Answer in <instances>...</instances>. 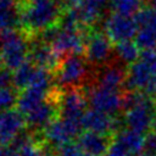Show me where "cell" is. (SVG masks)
<instances>
[{"instance_id":"21","label":"cell","mask_w":156,"mask_h":156,"mask_svg":"<svg viewBox=\"0 0 156 156\" xmlns=\"http://www.w3.org/2000/svg\"><path fill=\"white\" fill-rule=\"evenodd\" d=\"M35 71H37V66L33 62L27 61L26 63H23L20 68H17L15 71L12 84L17 89H26V88L30 87L34 74H35Z\"/></svg>"},{"instance_id":"33","label":"cell","mask_w":156,"mask_h":156,"mask_svg":"<svg viewBox=\"0 0 156 156\" xmlns=\"http://www.w3.org/2000/svg\"><path fill=\"white\" fill-rule=\"evenodd\" d=\"M149 4H150V6L151 7H154V6H156V0H146Z\"/></svg>"},{"instance_id":"1","label":"cell","mask_w":156,"mask_h":156,"mask_svg":"<svg viewBox=\"0 0 156 156\" xmlns=\"http://www.w3.org/2000/svg\"><path fill=\"white\" fill-rule=\"evenodd\" d=\"M60 18V4L57 0H39L23 2L20 11V21L27 30L38 32L55 27Z\"/></svg>"},{"instance_id":"15","label":"cell","mask_w":156,"mask_h":156,"mask_svg":"<svg viewBox=\"0 0 156 156\" xmlns=\"http://www.w3.org/2000/svg\"><path fill=\"white\" fill-rule=\"evenodd\" d=\"M111 0H83L79 5L72 7L80 24L89 26L99 20L105 5Z\"/></svg>"},{"instance_id":"23","label":"cell","mask_w":156,"mask_h":156,"mask_svg":"<svg viewBox=\"0 0 156 156\" xmlns=\"http://www.w3.org/2000/svg\"><path fill=\"white\" fill-rule=\"evenodd\" d=\"M139 28H147L156 32V9L155 7H143L134 16Z\"/></svg>"},{"instance_id":"25","label":"cell","mask_w":156,"mask_h":156,"mask_svg":"<svg viewBox=\"0 0 156 156\" xmlns=\"http://www.w3.org/2000/svg\"><path fill=\"white\" fill-rule=\"evenodd\" d=\"M16 101H17L16 94L12 89L10 88L0 89V111L9 110Z\"/></svg>"},{"instance_id":"10","label":"cell","mask_w":156,"mask_h":156,"mask_svg":"<svg viewBox=\"0 0 156 156\" xmlns=\"http://www.w3.org/2000/svg\"><path fill=\"white\" fill-rule=\"evenodd\" d=\"M84 51L89 62L101 65L106 62L111 56V40L107 38V35H104L101 33H94L87 38Z\"/></svg>"},{"instance_id":"20","label":"cell","mask_w":156,"mask_h":156,"mask_svg":"<svg viewBox=\"0 0 156 156\" xmlns=\"http://www.w3.org/2000/svg\"><path fill=\"white\" fill-rule=\"evenodd\" d=\"M139 50H140L139 46L135 44V41H132V40L118 43L115 46V52H116L117 57L122 62L128 63L129 66L139 60V57L141 55V52Z\"/></svg>"},{"instance_id":"30","label":"cell","mask_w":156,"mask_h":156,"mask_svg":"<svg viewBox=\"0 0 156 156\" xmlns=\"http://www.w3.org/2000/svg\"><path fill=\"white\" fill-rule=\"evenodd\" d=\"M0 156H12V149L6 146H0Z\"/></svg>"},{"instance_id":"13","label":"cell","mask_w":156,"mask_h":156,"mask_svg":"<svg viewBox=\"0 0 156 156\" xmlns=\"http://www.w3.org/2000/svg\"><path fill=\"white\" fill-rule=\"evenodd\" d=\"M112 141L108 140L107 135L94 133V132H84L78 136V145L83 150L84 154L91 156H102L106 155L108 147Z\"/></svg>"},{"instance_id":"26","label":"cell","mask_w":156,"mask_h":156,"mask_svg":"<svg viewBox=\"0 0 156 156\" xmlns=\"http://www.w3.org/2000/svg\"><path fill=\"white\" fill-rule=\"evenodd\" d=\"M16 151L18 152V156H48V154L43 149L37 146L32 141L23 145L21 149H18Z\"/></svg>"},{"instance_id":"11","label":"cell","mask_w":156,"mask_h":156,"mask_svg":"<svg viewBox=\"0 0 156 156\" xmlns=\"http://www.w3.org/2000/svg\"><path fill=\"white\" fill-rule=\"evenodd\" d=\"M82 126L88 132H94L99 134L106 135L107 133L117 130L119 127V122L110 115L102 113L96 110H88L82 119Z\"/></svg>"},{"instance_id":"29","label":"cell","mask_w":156,"mask_h":156,"mask_svg":"<svg viewBox=\"0 0 156 156\" xmlns=\"http://www.w3.org/2000/svg\"><path fill=\"white\" fill-rule=\"evenodd\" d=\"M13 82V74H11L10 69L0 66V89L10 88V84Z\"/></svg>"},{"instance_id":"17","label":"cell","mask_w":156,"mask_h":156,"mask_svg":"<svg viewBox=\"0 0 156 156\" xmlns=\"http://www.w3.org/2000/svg\"><path fill=\"white\" fill-rule=\"evenodd\" d=\"M144 135L130 129H124L117 133L115 141H117L129 156L140 155L144 150Z\"/></svg>"},{"instance_id":"9","label":"cell","mask_w":156,"mask_h":156,"mask_svg":"<svg viewBox=\"0 0 156 156\" xmlns=\"http://www.w3.org/2000/svg\"><path fill=\"white\" fill-rule=\"evenodd\" d=\"M85 43L87 40H84L80 30H63L60 28L50 45L58 55H78L85 50Z\"/></svg>"},{"instance_id":"37","label":"cell","mask_w":156,"mask_h":156,"mask_svg":"<svg viewBox=\"0 0 156 156\" xmlns=\"http://www.w3.org/2000/svg\"><path fill=\"white\" fill-rule=\"evenodd\" d=\"M152 156H156V155H152Z\"/></svg>"},{"instance_id":"7","label":"cell","mask_w":156,"mask_h":156,"mask_svg":"<svg viewBox=\"0 0 156 156\" xmlns=\"http://www.w3.org/2000/svg\"><path fill=\"white\" fill-rule=\"evenodd\" d=\"M85 112V98L83 93L74 88L66 91L60 102L61 119L82 123Z\"/></svg>"},{"instance_id":"8","label":"cell","mask_w":156,"mask_h":156,"mask_svg":"<svg viewBox=\"0 0 156 156\" xmlns=\"http://www.w3.org/2000/svg\"><path fill=\"white\" fill-rule=\"evenodd\" d=\"M26 118L18 110L0 111V146L12 144V141L20 135Z\"/></svg>"},{"instance_id":"5","label":"cell","mask_w":156,"mask_h":156,"mask_svg":"<svg viewBox=\"0 0 156 156\" xmlns=\"http://www.w3.org/2000/svg\"><path fill=\"white\" fill-rule=\"evenodd\" d=\"M88 99L93 110L100 111L110 116L117 113L122 108V96L117 93V90L98 85L89 91Z\"/></svg>"},{"instance_id":"14","label":"cell","mask_w":156,"mask_h":156,"mask_svg":"<svg viewBox=\"0 0 156 156\" xmlns=\"http://www.w3.org/2000/svg\"><path fill=\"white\" fill-rule=\"evenodd\" d=\"M46 94L48 89L38 87H28L23 89V91L18 95L16 101L17 110L23 116H27L29 112H32L34 108H37L39 105L46 101Z\"/></svg>"},{"instance_id":"4","label":"cell","mask_w":156,"mask_h":156,"mask_svg":"<svg viewBox=\"0 0 156 156\" xmlns=\"http://www.w3.org/2000/svg\"><path fill=\"white\" fill-rule=\"evenodd\" d=\"M138 29L139 27L134 17L112 13L105 21V32L107 38L117 44L135 38Z\"/></svg>"},{"instance_id":"34","label":"cell","mask_w":156,"mask_h":156,"mask_svg":"<svg viewBox=\"0 0 156 156\" xmlns=\"http://www.w3.org/2000/svg\"><path fill=\"white\" fill-rule=\"evenodd\" d=\"M34 1H39V0H23V2H34Z\"/></svg>"},{"instance_id":"6","label":"cell","mask_w":156,"mask_h":156,"mask_svg":"<svg viewBox=\"0 0 156 156\" xmlns=\"http://www.w3.org/2000/svg\"><path fill=\"white\" fill-rule=\"evenodd\" d=\"M87 74V65L78 55L65 57L57 68V80L62 85H76L84 79Z\"/></svg>"},{"instance_id":"2","label":"cell","mask_w":156,"mask_h":156,"mask_svg":"<svg viewBox=\"0 0 156 156\" xmlns=\"http://www.w3.org/2000/svg\"><path fill=\"white\" fill-rule=\"evenodd\" d=\"M29 45L26 38L15 29L0 33V63L7 69H17L29 57Z\"/></svg>"},{"instance_id":"24","label":"cell","mask_w":156,"mask_h":156,"mask_svg":"<svg viewBox=\"0 0 156 156\" xmlns=\"http://www.w3.org/2000/svg\"><path fill=\"white\" fill-rule=\"evenodd\" d=\"M20 22V12L15 9H2L0 7V30L12 29Z\"/></svg>"},{"instance_id":"19","label":"cell","mask_w":156,"mask_h":156,"mask_svg":"<svg viewBox=\"0 0 156 156\" xmlns=\"http://www.w3.org/2000/svg\"><path fill=\"white\" fill-rule=\"evenodd\" d=\"M44 135H45V139L51 145L57 146V147H61L71 143V139H72L62 119H55L51 123H49L44 128Z\"/></svg>"},{"instance_id":"35","label":"cell","mask_w":156,"mask_h":156,"mask_svg":"<svg viewBox=\"0 0 156 156\" xmlns=\"http://www.w3.org/2000/svg\"><path fill=\"white\" fill-rule=\"evenodd\" d=\"M136 156H147V155H144V154H140V155H136Z\"/></svg>"},{"instance_id":"28","label":"cell","mask_w":156,"mask_h":156,"mask_svg":"<svg viewBox=\"0 0 156 156\" xmlns=\"http://www.w3.org/2000/svg\"><path fill=\"white\" fill-rule=\"evenodd\" d=\"M147 156L156 155V133L150 132L144 138V150Z\"/></svg>"},{"instance_id":"22","label":"cell","mask_w":156,"mask_h":156,"mask_svg":"<svg viewBox=\"0 0 156 156\" xmlns=\"http://www.w3.org/2000/svg\"><path fill=\"white\" fill-rule=\"evenodd\" d=\"M143 0H111L110 7L113 13L132 17L135 16L143 7Z\"/></svg>"},{"instance_id":"12","label":"cell","mask_w":156,"mask_h":156,"mask_svg":"<svg viewBox=\"0 0 156 156\" xmlns=\"http://www.w3.org/2000/svg\"><path fill=\"white\" fill-rule=\"evenodd\" d=\"M58 56L60 55L54 50V48L43 40L35 41L29 50V61L35 66L46 69H52L60 65Z\"/></svg>"},{"instance_id":"36","label":"cell","mask_w":156,"mask_h":156,"mask_svg":"<svg viewBox=\"0 0 156 156\" xmlns=\"http://www.w3.org/2000/svg\"><path fill=\"white\" fill-rule=\"evenodd\" d=\"M84 156H91V155H87V154H84Z\"/></svg>"},{"instance_id":"18","label":"cell","mask_w":156,"mask_h":156,"mask_svg":"<svg viewBox=\"0 0 156 156\" xmlns=\"http://www.w3.org/2000/svg\"><path fill=\"white\" fill-rule=\"evenodd\" d=\"M127 78V71L121 65L107 66L99 76V85L102 88L117 90L119 87L124 85Z\"/></svg>"},{"instance_id":"32","label":"cell","mask_w":156,"mask_h":156,"mask_svg":"<svg viewBox=\"0 0 156 156\" xmlns=\"http://www.w3.org/2000/svg\"><path fill=\"white\" fill-rule=\"evenodd\" d=\"M151 129H152V132H155V133H156V113H155V116H154V119H152Z\"/></svg>"},{"instance_id":"31","label":"cell","mask_w":156,"mask_h":156,"mask_svg":"<svg viewBox=\"0 0 156 156\" xmlns=\"http://www.w3.org/2000/svg\"><path fill=\"white\" fill-rule=\"evenodd\" d=\"M65 5H67V6H72V7H74V6H77V5H79L83 0H61Z\"/></svg>"},{"instance_id":"16","label":"cell","mask_w":156,"mask_h":156,"mask_svg":"<svg viewBox=\"0 0 156 156\" xmlns=\"http://www.w3.org/2000/svg\"><path fill=\"white\" fill-rule=\"evenodd\" d=\"M56 108L57 107L52 101L46 100L26 116V122L33 128L46 127L49 123L55 121L54 117L56 115Z\"/></svg>"},{"instance_id":"3","label":"cell","mask_w":156,"mask_h":156,"mask_svg":"<svg viewBox=\"0 0 156 156\" xmlns=\"http://www.w3.org/2000/svg\"><path fill=\"white\" fill-rule=\"evenodd\" d=\"M155 108L156 102L154 101V98L147 96L140 105L126 112L124 124L128 127V129L140 134L147 132L151 128L152 119L156 113Z\"/></svg>"},{"instance_id":"27","label":"cell","mask_w":156,"mask_h":156,"mask_svg":"<svg viewBox=\"0 0 156 156\" xmlns=\"http://www.w3.org/2000/svg\"><path fill=\"white\" fill-rule=\"evenodd\" d=\"M58 156H84V152L78 144L68 143L58 149Z\"/></svg>"}]
</instances>
